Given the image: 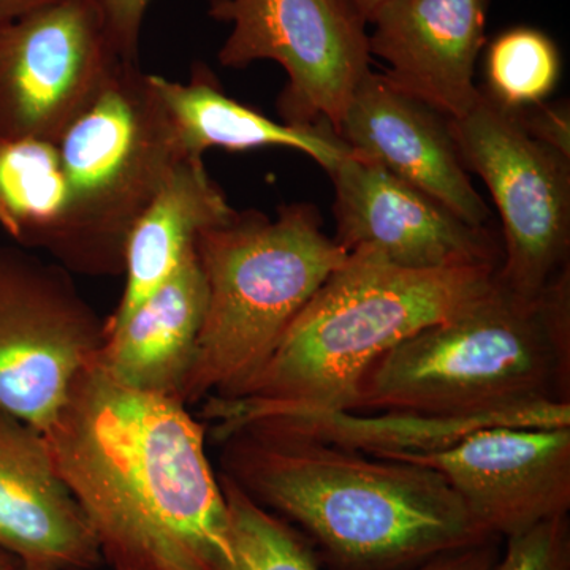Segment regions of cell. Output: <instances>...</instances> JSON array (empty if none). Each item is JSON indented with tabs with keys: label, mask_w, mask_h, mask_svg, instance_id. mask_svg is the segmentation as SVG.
<instances>
[{
	"label": "cell",
	"mask_w": 570,
	"mask_h": 570,
	"mask_svg": "<svg viewBox=\"0 0 570 570\" xmlns=\"http://www.w3.org/2000/svg\"><path fill=\"white\" fill-rule=\"evenodd\" d=\"M112 570H230V520L206 428L96 360L43 433Z\"/></svg>",
	"instance_id": "6da1fadb"
},
{
	"label": "cell",
	"mask_w": 570,
	"mask_h": 570,
	"mask_svg": "<svg viewBox=\"0 0 570 570\" xmlns=\"http://www.w3.org/2000/svg\"><path fill=\"white\" fill-rule=\"evenodd\" d=\"M151 82L187 156L204 159V153L212 148L238 153L277 146L305 153L328 174L351 156L346 142L326 124L298 127L276 122L232 99L205 63H195L187 82L159 75H151Z\"/></svg>",
	"instance_id": "ac0fdd59"
},
{
	"label": "cell",
	"mask_w": 570,
	"mask_h": 570,
	"mask_svg": "<svg viewBox=\"0 0 570 570\" xmlns=\"http://www.w3.org/2000/svg\"><path fill=\"white\" fill-rule=\"evenodd\" d=\"M330 176L335 239L347 253L365 247L411 269L501 264V247L489 227L464 223L381 165L351 153Z\"/></svg>",
	"instance_id": "7c38bea8"
},
{
	"label": "cell",
	"mask_w": 570,
	"mask_h": 570,
	"mask_svg": "<svg viewBox=\"0 0 570 570\" xmlns=\"http://www.w3.org/2000/svg\"><path fill=\"white\" fill-rule=\"evenodd\" d=\"M105 322L63 266L0 246V409L43 434L91 365Z\"/></svg>",
	"instance_id": "9c48e42d"
},
{
	"label": "cell",
	"mask_w": 570,
	"mask_h": 570,
	"mask_svg": "<svg viewBox=\"0 0 570 570\" xmlns=\"http://www.w3.org/2000/svg\"><path fill=\"white\" fill-rule=\"evenodd\" d=\"M504 540V550L491 570H570L569 513Z\"/></svg>",
	"instance_id": "603a6c76"
},
{
	"label": "cell",
	"mask_w": 570,
	"mask_h": 570,
	"mask_svg": "<svg viewBox=\"0 0 570 570\" xmlns=\"http://www.w3.org/2000/svg\"><path fill=\"white\" fill-rule=\"evenodd\" d=\"M214 20L232 24L219 62L243 69L275 61L288 81L277 99L283 122L326 124L337 134L356 86L370 71L367 22L347 0H217Z\"/></svg>",
	"instance_id": "ba28073f"
},
{
	"label": "cell",
	"mask_w": 570,
	"mask_h": 570,
	"mask_svg": "<svg viewBox=\"0 0 570 570\" xmlns=\"http://www.w3.org/2000/svg\"><path fill=\"white\" fill-rule=\"evenodd\" d=\"M497 266L411 269L351 250L232 397L204 401L214 438L265 417L352 412L367 367L426 326L455 316L493 285Z\"/></svg>",
	"instance_id": "3957f363"
},
{
	"label": "cell",
	"mask_w": 570,
	"mask_h": 570,
	"mask_svg": "<svg viewBox=\"0 0 570 570\" xmlns=\"http://www.w3.org/2000/svg\"><path fill=\"white\" fill-rule=\"evenodd\" d=\"M102 14L115 50L122 59L138 62L142 21L151 0H92ZM217 0H209V6Z\"/></svg>",
	"instance_id": "cb8c5ba5"
},
{
	"label": "cell",
	"mask_w": 570,
	"mask_h": 570,
	"mask_svg": "<svg viewBox=\"0 0 570 570\" xmlns=\"http://www.w3.org/2000/svg\"><path fill=\"white\" fill-rule=\"evenodd\" d=\"M520 122L540 142L570 160V112L568 105L546 102L513 110Z\"/></svg>",
	"instance_id": "d4e9b609"
},
{
	"label": "cell",
	"mask_w": 570,
	"mask_h": 570,
	"mask_svg": "<svg viewBox=\"0 0 570 570\" xmlns=\"http://www.w3.org/2000/svg\"><path fill=\"white\" fill-rule=\"evenodd\" d=\"M17 570H67V569H41V568H28V566L20 564Z\"/></svg>",
	"instance_id": "f546056e"
},
{
	"label": "cell",
	"mask_w": 570,
	"mask_h": 570,
	"mask_svg": "<svg viewBox=\"0 0 570 570\" xmlns=\"http://www.w3.org/2000/svg\"><path fill=\"white\" fill-rule=\"evenodd\" d=\"M0 550L28 568L89 570L102 561L85 512L43 434L0 409Z\"/></svg>",
	"instance_id": "9a60e30c"
},
{
	"label": "cell",
	"mask_w": 570,
	"mask_h": 570,
	"mask_svg": "<svg viewBox=\"0 0 570 570\" xmlns=\"http://www.w3.org/2000/svg\"><path fill=\"white\" fill-rule=\"evenodd\" d=\"M236 216L238 212L206 171L204 159H183L127 236L122 296L105 324L124 321L168 281L194 253L202 232L232 223Z\"/></svg>",
	"instance_id": "e0dca14e"
},
{
	"label": "cell",
	"mask_w": 570,
	"mask_h": 570,
	"mask_svg": "<svg viewBox=\"0 0 570 570\" xmlns=\"http://www.w3.org/2000/svg\"><path fill=\"white\" fill-rule=\"evenodd\" d=\"M562 404H570L569 268L535 298L494 276L455 316L379 356L352 412L478 415Z\"/></svg>",
	"instance_id": "277c9868"
},
{
	"label": "cell",
	"mask_w": 570,
	"mask_h": 570,
	"mask_svg": "<svg viewBox=\"0 0 570 570\" xmlns=\"http://www.w3.org/2000/svg\"><path fill=\"white\" fill-rule=\"evenodd\" d=\"M51 2L55 0H0V24Z\"/></svg>",
	"instance_id": "4316f807"
},
{
	"label": "cell",
	"mask_w": 570,
	"mask_h": 570,
	"mask_svg": "<svg viewBox=\"0 0 570 570\" xmlns=\"http://www.w3.org/2000/svg\"><path fill=\"white\" fill-rule=\"evenodd\" d=\"M195 253L208 302L184 406L245 387L348 255L324 234L317 209L307 204L283 206L275 220L238 213L232 223L202 232Z\"/></svg>",
	"instance_id": "5b68a950"
},
{
	"label": "cell",
	"mask_w": 570,
	"mask_h": 570,
	"mask_svg": "<svg viewBox=\"0 0 570 570\" xmlns=\"http://www.w3.org/2000/svg\"><path fill=\"white\" fill-rule=\"evenodd\" d=\"M234 562L230 570H321L316 551L291 523L262 508L245 490L219 475Z\"/></svg>",
	"instance_id": "44dd1931"
},
{
	"label": "cell",
	"mask_w": 570,
	"mask_h": 570,
	"mask_svg": "<svg viewBox=\"0 0 570 570\" xmlns=\"http://www.w3.org/2000/svg\"><path fill=\"white\" fill-rule=\"evenodd\" d=\"M499 425L570 428V404H562L549 411L478 415L313 412L273 415L238 428L261 426L303 434L382 459H395L439 452L452 448L460 439L474 431Z\"/></svg>",
	"instance_id": "d6986e66"
},
{
	"label": "cell",
	"mask_w": 570,
	"mask_h": 570,
	"mask_svg": "<svg viewBox=\"0 0 570 570\" xmlns=\"http://www.w3.org/2000/svg\"><path fill=\"white\" fill-rule=\"evenodd\" d=\"M69 204V183L58 142L0 140V227L11 239L52 254Z\"/></svg>",
	"instance_id": "ffe728a7"
},
{
	"label": "cell",
	"mask_w": 570,
	"mask_h": 570,
	"mask_svg": "<svg viewBox=\"0 0 570 570\" xmlns=\"http://www.w3.org/2000/svg\"><path fill=\"white\" fill-rule=\"evenodd\" d=\"M208 302L197 253L135 307L124 321L105 324L96 363L126 387L181 403Z\"/></svg>",
	"instance_id": "2e32d148"
},
{
	"label": "cell",
	"mask_w": 570,
	"mask_h": 570,
	"mask_svg": "<svg viewBox=\"0 0 570 570\" xmlns=\"http://www.w3.org/2000/svg\"><path fill=\"white\" fill-rule=\"evenodd\" d=\"M18 568H20V562L7 551L0 550V570H17Z\"/></svg>",
	"instance_id": "f1b7e54d"
},
{
	"label": "cell",
	"mask_w": 570,
	"mask_h": 570,
	"mask_svg": "<svg viewBox=\"0 0 570 570\" xmlns=\"http://www.w3.org/2000/svg\"><path fill=\"white\" fill-rule=\"evenodd\" d=\"M561 58L554 41L539 29H509L487 52L490 97L510 110L546 102L560 80Z\"/></svg>",
	"instance_id": "7402d4cb"
},
{
	"label": "cell",
	"mask_w": 570,
	"mask_h": 570,
	"mask_svg": "<svg viewBox=\"0 0 570 570\" xmlns=\"http://www.w3.org/2000/svg\"><path fill=\"white\" fill-rule=\"evenodd\" d=\"M119 61L92 0H55L2 22L0 140L58 142Z\"/></svg>",
	"instance_id": "30bf717a"
},
{
	"label": "cell",
	"mask_w": 570,
	"mask_h": 570,
	"mask_svg": "<svg viewBox=\"0 0 570 570\" xmlns=\"http://www.w3.org/2000/svg\"><path fill=\"white\" fill-rule=\"evenodd\" d=\"M449 126L461 163L485 183L501 216L497 279L513 294L542 295L569 268L570 160L535 140L485 89Z\"/></svg>",
	"instance_id": "52a82bcc"
},
{
	"label": "cell",
	"mask_w": 570,
	"mask_h": 570,
	"mask_svg": "<svg viewBox=\"0 0 570 570\" xmlns=\"http://www.w3.org/2000/svg\"><path fill=\"white\" fill-rule=\"evenodd\" d=\"M490 0H389L370 22L371 56L392 85L448 119L480 97L475 63L485 45Z\"/></svg>",
	"instance_id": "5bb4252c"
},
{
	"label": "cell",
	"mask_w": 570,
	"mask_h": 570,
	"mask_svg": "<svg viewBox=\"0 0 570 570\" xmlns=\"http://www.w3.org/2000/svg\"><path fill=\"white\" fill-rule=\"evenodd\" d=\"M501 540L491 538L474 546L448 551L411 570H491L501 554Z\"/></svg>",
	"instance_id": "484cf974"
},
{
	"label": "cell",
	"mask_w": 570,
	"mask_h": 570,
	"mask_svg": "<svg viewBox=\"0 0 570 570\" xmlns=\"http://www.w3.org/2000/svg\"><path fill=\"white\" fill-rule=\"evenodd\" d=\"M347 2L358 11L363 20L370 22L373 14L376 13L385 2H389V0H347Z\"/></svg>",
	"instance_id": "83f0119b"
},
{
	"label": "cell",
	"mask_w": 570,
	"mask_h": 570,
	"mask_svg": "<svg viewBox=\"0 0 570 570\" xmlns=\"http://www.w3.org/2000/svg\"><path fill=\"white\" fill-rule=\"evenodd\" d=\"M337 137L352 154L381 165L444 205L464 223L489 227L491 213L469 179L449 119L367 71L341 119Z\"/></svg>",
	"instance_id": "4fadbf2b"
},
{
	"label": "cell",
	"mask_w": 570,
	"mask_h": 570,
	"mask_svg": "<svg viewBox=\"0 0 570 570\" xmlns=\"http://www.w3.org/2000/svg\"><path fill=\"white\" fill-rule=\"evenodd\" d=\"M393 460L444 475L493 538L508 539L570 510V428H482L452 448Z\"/></svg>",
	"instance_id": "8fae6325"
},
{
	"label": "cell",
	"mask_w": 570,
	"mask_h": 570,
	"mask_svg": "<svg viewBox=\"0 0 570 570\" xmlns=\"http://www.w3.org/2000/svg\"><path fill=\"white\" fill-rule=\"evenodd\" d=\"M217 441L223 474L302 532L328 570H411L493 538L423 464L261 426Z\"/></svg>",
	"instance_id": "7a4b0ae2"
},
{
	"label": "cell",
	"mask_w": 570,
	"mask_h": 570,
	"mask_svg": "<svg viewBox=\"0 0 570 570\" xmlns=\"http://www.w3.org/2000/svg\"><path fill=\"white\" fill-rule=\"evenodd\" d=\"M70 204L51 255L67 272L121 275L134 224L186 159L167 108L138 62L119 61L58 140Z\"/></svg>",
	"instance_id": "8992f818"
}]
</instances>
